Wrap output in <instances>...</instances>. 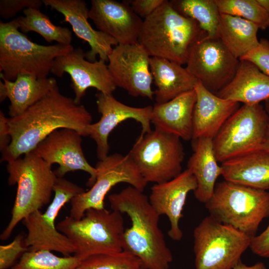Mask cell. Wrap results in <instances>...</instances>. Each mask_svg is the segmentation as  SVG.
I'll return each mask as SVG.
<instances>
[{
	"label": "cell",
	"mask_w": 269,
	"mask_h": 269,
	"mask_svg": "<svg viewBox=\"0 0 269 269\" xmlns=\"http://www.w3.org/2000/svg\"><path fill=\"white\" fill-rule=\"evenodd\" d=\"M140 269H144V268L141 267Z\"/></svg>",
	"instance_id": "cell-44"
},
{
	"label": "cell",
	"mask_w": 269,
	"mask_h": 269,
	"mask_svg": "<svg viewBox=\"0 0 269 269\" xmlns=\"http://www.w3.org/2000/svg\"><path fill=\"white\" fill-rule=\"evenodd\" d=\"M225 180L252 188L269 189V152L259 149L221 163Z\"/></svg>",
	"instance_id": "cell-25"
},
{
	"label": "cell",
	"mask_w": 269,
	"mask_h": 269,
	"mask_svg": "<svg viewBox=\"0 0 269 269\" xmlns=\"http://www.w3.org/2000/svg\"><path fill=\"white\" fill-rule=\"evenodd\" d=\"M43 4L42 0H0V16L8 19L26 8L39 9Z\"/></svg>",
	"instance_id": "cell-36"
},
{
	"label": "cell",
	"mask_w": 269,
	"mask_h": 269,
	"mask_svg": "<svg viewBox=\"0 0 269 269\" xmlns=\"http://www.w3.org/2000/svg\"><path fill=\"white\" fill-rule=\"evenodd\" d=\"M96 97L98 111L101 117L98 122L88 126L87 133L96 142L99 160L108 155L110 148L108 136L122 122L134 119L139 122L142 128L139 137L152 131L150 127L152 106L141 108L129 106L118 101L112 94L100 92L96 94Z\"/></svg>",
	"instance_id": "cell-17"
},
{
	"label": "cell",
	"mask_w": 269,
	"mask_h": 269,
	"mask_svg": "<svg viewBox=\"0 0 269 269\" xmlns=\"http://www.w3.org/2000/svg\"><path fill=\"white\" fill-rule=\"evenodd\" d=\"M141 267L139 259L122 251L91 256L80 261L76 269H140Z\"/></svg>",
	"instance_id": "cell-33"
},
{
	"label": "cell",
	"mask_w": 269,
	"mask_h": 269,
	"mask_svg": "<svg viewBox=\"0 0 269 269\" xmlns=\"http://www.w3.org/2000/svg\"><path fill=\"white\" fill-rule=\"evenodd\" d=\"M269 126V117L262 105L243 104L213 139L218 161L222 163L261 149Z\"/></svg>",
	"instance_id": "cell-9"
},
{
	"label": "cell",
	"mask_w": 269,
	"mask_h": 269,
	"mask_svg": "<svg viewBox=\"0 0 269 269\" xmlns=\"http://www.w3.org/2000/svg\"><path fill=\"white\" fill-rule=\"evenodd\" d=\"M150 58L138 42L115 46L108 56V66L116 86L132 96L153 99Z\"/></svg>",
	"instance_id": "cell-14"
},
{
	"label": "cell",
	"mask_w": 269,
	"mask_h": 269,
	"mask_svg": "<svg viewBox=\"0 0 269 269\" xmlns=\"http://www.w3.org/2000/svg\"><path fill=\"white\" fill-rule=\"evenodd\" d=\"M11 140L8 118L2 111H0V150L3 153L9 147Z\"/></svg>",
	"instance_id": "cell-39"
},
{
	"label": "cell",
	"mask_w": 269,
	"mask_h": 269,
	"mask_svg": "<svg viewBox=\"0 0 269 269\" xmlns=\"http://www.w3.org/2000/svg\"><path fill=\"white\" fill-rule=\"evenodd\" d=\"M56 227L69 239L74 256L80 261L96 254L123 251L124 222L119 211L91 208L80 219L67 216Z\"/></svg>",
	"instance_id": "cell-6"
},
{
	"label": "cell",
	"mask_w": 269,
	"mask_h": 269,
	"mask_svg": "<svg viewBox=\"0 0 269 269\" xmlns=\"http://www.w3.org/2000/svg\"><path fill=\"white\" fill-rule=\"evenodd\" d=\"M261 149L269 152V126L265 140L261 147Z\"/></svg>",
	"instance_id": "cell-41"
},
{
	"label": "cell",
	"mask_w": 269,
	"mask_h": 269,
	"mask_svg": "<svg viewBox=\"0 0 269 269\" xmlns=\"http://www.w3.org/2000/svg\"><path fill=\"white\" fill-rule=\"evenodd\" d=\"M216 95L244 104H260L269 99V76L253 63L240 60L234 78Z\"/></svg>",
	"instance_id": "cell-24"
},
{
	"label": "cell",
	"mask_w": 269,
	"mask_h": 269,
	"mask_svg": "<svg viewBox=\"0 0 269 269\" xmlns=\"http://www.w3.org/2000/svg\"><path fill=\"white\" fill-rule=\"evenodd\" d=\"M182 65L167 59L150 57L149 66L156 86V103L167 102L194 90L198 80Z\"/></svg>",
	"instance_id": "cell-27"
},
{
	"label": "cell",
	"mask_w": 269,
	"mask_h": 269,
	"mask_svg": "<svg viewBox=\"0 0 269 269\" xmlns=\"http://www.w3.org/2000/svg\"><path fill=\"white\" fill-rule=\"evenodd\" d=\"M128 154L147 183L165 182L182 172L184 152L180 138L159 130L138 137Z\"/></svg>",
	"instance_id": "cell-10"
},
{
	"label": "cell",
	"mask_w": 269,
	"mask_h": 269,
	"mask_svg": "<svg viewBox=\"0 0 269 269\" xmlns=\"http://www.w3.org/2000/svg\"><path fill=\"white\" fill-rule=\"evenodd\" d=\"M196 100L194 90L152 107L151 123L155 129L185 140L193 138V114Z\"/></svg>",
	"instance_id": "cell-22"
},
{
	"label": "cell",
	"mask_w": 269,
	"mask_h": 269,
	"mask_svg": "<svg viewBox=\"0 0 269 269\" xmlns=\"http://www.w3.org/2000/svg\"><path fill=\"white\" fill-rule=\"evenodd\" d=\"M82 136L73 129H58L39 143L33 150L49 164H58L59 167L54 170L57 177L63 178L67 173L76 170L87 172L90 177L87 185L91 187L96 181L97 171L84 155Z\"/></svg>",
	"instance_id": "cell-16"
},
{
	"label": "cell",
	"mask_w": 269,
	"mask_h": 269,
	"mask_svg": "<svg viewBox=\"0 0 269 269\" xmlns=\"http://www.w3.org/2000/svg\"><path fill=\"white\" fill-rule=\"evenodd\" d=\"M269 15V0H258Z\"/></svg>",
	"instance_id": "cell-42"
},
{
	"label": "cell",
	"mask_w": 269,
	"mask_h": 269,
	"mask_svg": "<svg viewBox=\"0 0 269 269\" xmlns=\"http://www.w3.org/2000/svg\"><path fill=\"white\" fill-rule=\"evenodd\" d=\"M192 146L193 152L188 161L187 168L196 180L197 188L193 192L195 197L205 204L213 195L216 180L222 175V167L218 164L212 138L193 139Z\"/></svg>",
	"instance_id": "cell-26"
},
{
	"label": "cell",
	"mask_w": 269,
	"mask_h": 269,
	"mask_svg": "<svg viewBox=\"0 0 269 269\" xmlns=\"http://www.w3.org/2000/svg\"><path fill=\"white\" fill-rule=\"evenodd\" d=\"M133 11L143 19L151 15L165 0H125Z\"/></svg>",
	"instance_id": "cell-37"
},
{
	"label": "cell",
	"mask_w": 269,
	"mask_h": 269,
	"mask_svg": "<svg viewBox=\"0 0 269 269\" xmlns=\"http://www.w3.org/2000/svg\"><path fill=\"white\" fill-rule=\"evenodd\" d=\"M92 117L74 99L62 94L56 85L41 100L20 115L8 118L10 144L1 154V161L7 162L34 150L37 145L54 131L63 128L73 129L87 136Z\"/></svg>",
	"instance_id": "cell-1"
},
{
	"label": "cell",
	"mask_w": 269,
	"mask_h": 269,
	"mask_svg": "<svg viewBox=\"0 0 269 269\" xmlns=\"http://www.w3.org/2000/svg\"><path fill=\"white\" fill-rule=\"evenodd\" d=\"M196 188V180L188 168L171 180L155 183L151 188L149 202L160 216L167 217L170 223L168 235L174 241H178L182 238L179 222L183 217L187 195Z\"/></svg>",
	"instance_id": "cell-20"
},
{
	"label": "cell",
	"mask_w": 269,
	"mask_h": 269,
	"mask_svg": "<svg viewBox=\"0 0 269 269\" xmlns=\"http://www.w3.org/2000/svg\"><path fill=\"white\" fill-rule=\"evenodd\" d=\"M259 29L258 26L248 20L220 13L217 37L231 54L240 60L259 45Z\"/></svg>",
	"instance_id": "cell-28"
},
{
	"label": "cell",
	"mask_w": 269,
	"mask_h": 269,
	"mask_svg": "<svg viewBox=\"0 0 269 269\" xmlns=\"http://www.w3.org/2000/svg\"><path fill=\"white\" fill-rule=\"evenodd\" d=\"M22 11L23 16L15 18L21 32H36L49 43L54 41L61 44H71L72 32L68 27L54 24L39 9L28 8Z\"/></svg>",
	"instance_id": "cell-29"
},
{
	"label": "cell",
	"mask_w": 269,
	"mask_h": 269,
	"mask_svg": "<svg viewBox=\"0 0 269 269\" xmlns=\"http://www.w3.org/2000/svg\"><path fill=\"white\" fill-rule=\"evenodd\" d=\"M240 60H245L253 63L262 72L269 76V41L265 38H261L259 45Z\"/></svg>",
	"instance_id": "cell-35"
},
{
	"label": "cell",
	"mask_w": 269,
	"mask_h": 269,
	"mask_svg": "<svg viewBox=\"0 0 269 269\" xmlns=\"http://www.w3.org/2000/svg\"><path fill=\"white\" fill-rule=\"evenodd\" d=\"M205 204L211 216L253 238L269 216V192L224 180Z\"/></svg>",
	"instance_id": "cell-7"
},
{
	"label": "cell",
	"mask_w": 269,
	"mask_h": 269,
	"mask_svg": "<svg viewBox=\"0 0 269 269\" xmlns=\"http://www.w3.org/2000/svg\"><path fill=\"white\" fill-rule=\"evenodd\" d=\"M108 200L111 209L126 214L131 221L123 235V251L139 259L145 269H168L172 254L159 226L160 216L148 197L130 185Z\"/></svg>",
	"instance_id": "cell-2"
},
{
	"label": "cell",
	"mask_w": 269,
	"mask_h": 269,
	"mask_svg": "<svg viewBox=\"0 0 269 269\" xmlns=\"http://www.w3.org/2000/svg\"><path fill=\"white\" fill-rule=\"evenodd\" d=\"M89 17L98 30L114 38L118 44L138 42L143 20L129 4L114 0H92Z\"/></svg>",
	"instance_id": "cell-18"
},
{
	"label": "cell",
	"mask_w": 269,
	"mask_h": 269,
	"mask_svg": "<svg viewBox=\"0 0 269 269\" xmlns=\"http://www.w3.org/2000/svg\"><path fill=\"white\" fill-rule=\"evenodd\" d=\"M80 262L74 255L61 257L50 251L29 249L10 269H76Z\"/></svg>",
	"instance_id": "cell-31"
},
{
	"label": "cell",
	"mask_w": 269,
	"mask_h": 269,
	"mask_svg": "<svg viewBox=\"0 0 269 269\" xmlns=\"http://www.w3.org/2000/svg\"><path fill=\"white\" fill-rule=\"evenodd\" d=\"M170 2L180 14L197 22L207 37H217L220 12L215 0H173Z\"/></svg>",
	"instance_id": "cell-30"
},
{
	"label": "cell",
	"mask_w": 269,
	"mask_h": 269,
	"mask_svg": "<svg viewBox=\"0 0 269 269\" xmlns=\"http://www.w3.org/2000/svg\"><path fill=\"white\" fill-rule=\"evenodd\" d=\"M233 269H267V268L262 262L257 263L252 266H248L240 261Z\"/></svg>",
	"instance_id": "cell-40"
},
{
	"label": "cell",
	"mask_w": 269,
	"mask_h": 269,
	"mask_svg": "<svg viewBox=\"0 0 269 269\" xmlns=\"http://www.w3.org/2000/svg\"><path fill=\"white\" fill-rule=\"evenodd\" d=\"M0 102L6 98L10 101V118L18 116L37 103L57 85L53 77L38 78L20 74L14 81L8 80L0 76Z\"/></svg>",
	"instance_id": "cell-23"
},
{
	"label": "cell",
	"mask_w": 269,
	"mask_h": 269,
	"mask_svg": "<svg viewBox=\"0 0 269 269\" xmlns=\"http://www.w3.org/2000/svg\"><path fill=\"white\" fill-rule=\"evenodd\" d=\"M43 4L56 10L64 16V21L68 22L79 38L87 42L90 50L85 52L86 59L90 62L100 59L108 62V56L118 45L113 37L94 29L88 21L89 9L84 0H42Z\"/></svg>",
	"instance_id": "cell-19"
},
{
	"label": "cell",
	"mask_w": 269,
	"mask_h": 269,
	"mask_svg": "<svg viewBox=\"0 0 269 269\" xmlns=\"http://www.w3.org/2000/svg\"><path fill=\"white\" fill-rule=\"evenodd\" d=\"M193 238L196 269H233L252 239L210 215L195 227Z\"/></svg>",
	"instance_id": "cell-8"
},
{
	"label": "cell",
	"mask_w": 269,
	"mask_h": 269,
	"mask_svg": "<svg viewBox=\"0 0 269 269\" xmlns=\"http://www.w3.org/2000/svg\"><path fill=\"white\" fill-rule=\"evenodd\" d=\"M206 35L203 31L191 45L186 68L206 89L216 95L234 78L240 60L218 37Z\"/></svg>",
	"instance_id": "cell-13"
},
{
	"label": "cell",
	"mask_w": 269,
	"mask_h": 269,
	"mask_svg": "<svg viewBox=\"0 0 269 269\" xmlns=\"http://www.w3.org/2000/svg\"><path fill=\"white\" fill-rule=\"evenodd\" d=\"M85 190L63 178L57 177L53 187L54 196L46 211L37 210L22 221L27 230L24 239L30 250H48L59 252L64 256L74 254L69 239L59 232L55 225L61 209L72 199Z\"/></svg>",
	"instance_id": "cell-11"
},
{
	"label": "cell",
	"mask_w": 269,
	"mask_h": 269,
	"mask_svg": "<svg viewBox=\"0 0 269 269\" xmlns=\"http://www.w3.org/2000/svg\"><path fill=\"white\" fill-rule=\"evenodd\" d=\"M74 48L59 43L44 45L31 41L15 20L0 22V76L14 81L20 74L46 78L54 60Z\"/></svg>",
	"instance_id": "cell-5"
},
{
	"label": "cell",
	"mask_w": 269,
	"mask_h": 269,
	"mask_svg": "<svg viewBox=\"0 0 269 269\" xmlns=\"http://www.w3.org/2000/svg\"><path fill=\"white\" fill-rule=\"evenodd\" d=\"M249 248L256 255L269 258V224L261 234L252 238Z\"/></svg>",
	"instance_id": "cell-38"
},
{
	"label": "cell",
	"mask_w": 269,
	"mask_h": 269,
	"mask_svg": "<svg viewBox=\"0 0 269 269\" xmlns=\"http://www.w3.org/2000/svg\"><path fill=\"white\" fill-rule=\"evenodd\" d=\"M51 166L34 150L7 162L8 184H16L17 189L11 217L0 240H7L20 221L50 202L57 179Z\"/></svg>",
	"instance_id": "cell-4"
},
{
	"label": "cell",
	"mask_w": 269,
	"mask_h": 269,
	"mask_svg": "<svg viewBox=\"0 0 269 269\" xmlns=\"http://www.w3.org/2000/svg\"><path fill=\"white\" fill-rule=\"evenodd\" d=\"M51 73L59 78L65 73L70 75L71 86L75 95L74 100L78 104L89 88H95L105 94H112L117 87L106 62L101 59L89 61L80 47L56 58Z\"/></svg>",
	"instance_id": "cell-15"
},
{
	"label": "cell",
	"mask_w": 269,
	"mask_h": 269,
	"mask_svg": "<svg viewBox=\"0 0 269 269\" xmlns=\"http://www.w3.org/2000/svg\"><path fill=\"white\" fill-rule=\"evenodd\" d=\"M221 13L242 18L259 29L269 27V15L258 0H215Z\"/></svg>",
	"instance_id": "cell-32"
},
{
	"label": "cell",
	"mask_w": 269,
	"mask_h": 269,
	"mask_svg": "<svg viewBox=\"0 0 269 269\" xmlns=\"http://www.w3.org/2000/svg\"><path fill=\"white\" fill-rule=\"evenodd\" d=\"M95 167L97 173L95 183L89 190L77 195L70 201L69 216L75 219L82 218L89 209L105 208V196L118 183H128L141 191L147 184L128 154L108 155L99 160Z\"/></svg>",
	"instance_id": "cell-12"
},
{
	"label": "cell",
	"mask_w": 269,
	"mask_h": 269,
	"mask_svg": "<svg viewBox=\"0 0 269 269\" xmlns=\"http://www.w3.org/2000/svg\"><path fill=\"white\" fill-rule=\"evenodd\" d=\"M203 31L197 22L180 14L165 0L143 19L138 43L150 57L186 64L191 45Z\"/></svg>",
	"instance_id": "cell-3"
},
{
	"label": "cell",
	"mask_w": 269,
	"mask_h": 269,
	"mask_svg": "<svg viewBox=\"0 0 269 269\" xmlns=\"http://www.w3.org/2000/svg\"><path fill=\"white\" fill-rule=\"evenodd\" d=\"M264 108L269 117V99L265 101Z\"/></svg>",
	"instance_id": "cell-43"
},
{
	"label": "cell",
	"mask_w": 269,
	"mask_h": 269,
	"mask_svg": "<svg viewBox=\"0 0 269 269\" xmlns=\"http://www.w3.org/2000/svg\"><path fill=\"white\" fill-rule=\"evenodd\" d=\"M194 90L196 100L193 114L192 139H213L225 122L240 108V103L218 97L199 81Z\"/></svg>",
	"instance_id": "cell-21"
},
{
	"label": "cell",
	"mask_w": 269,
	"mask_h": 269,
	"mask_svg": "<svg viewBox=\"0 0 269 269\" xmlns=\"http://www.w3.org/2000/svg\"><path fill=\"white\" fill-rule=\"evenodd\" d=\"M24 239L23 235L18 234L10 243L0 246V269H10L18 258L29 250Z\"/></svg>",
	"instance_id": "cell-34"
}]
</instances>
